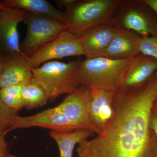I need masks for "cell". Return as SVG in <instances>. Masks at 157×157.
Here are the masks:
<instances>
[{
  "label": "cell",
  "mask_w": 157,
  "mask_h": 157,
  "mask_svg": "<svg viewBox=\"0 0 157 157\" xmlns=\"http://www.w3.org/2000/svg\"><path fill=\"white\" fill-rule=\"evenodd\" d=\"M21 99L24 108L27 109L45 106L48 101L44 90L40 86L32 81L23 86Z\"/></svg>",
  "instance_id": "cell-18"
},
{
  "label": "cell",
  "mask_w": 157,
  "mask_h": 157,
  "mask_svg": "<svg viewBox=\"0 0 157 157\" xmlns=\"http://www.w3.org/2000/svg\"><path fill=\"white\" fill-rule=\"evenodd\" d=\"M89 104V89L81 86L74 92L67 95L57 106L75 131L89 130L98 135L90 117Z\"/></svg>",
  "instance_id": "cell-8"
},
{
  "label": "cell",
  "mask_w": 157,
  "mask_h": 157,
  "mask_svg": "<svg viewBox=\"0 0 157 157\" xmlns=\"http://www.w3.org/2000/svg\"><path fill=\"white\" fill-rule=\"evenodd\" d=\"M24 85H16L0 89V97L3 103L16 113L24 108L21 99V91Z\"/></svg>",
  "instance_id": "cell-19"
},
{
  "label": "cell",
  "mask_w": 157,
  "mask_h": 157,
  "mask_svg": "<svg viewBox=\"0 0 157 157\" xmlns=\"http://www.w3.org/2000/svg\"><path fill=\"white\" fill-rule=\"evenodd\" d=\"M8 143L5 137L0 135V155L8 151Z\"/></svg>",
  "instance_id": "cell-25"
},
{
  "label": "cell",
  "mask_w": 157,
  "mask_h": 157,
  "mask_svg": "<svg viewBox=\"0 0 157 157\" xmlns=\"http://www.w3.org/2000/svg\"><path fill=\"white\" fill-rule=\"evenodd\" d=\"M116 28L112 23L104 24L90 29L79 36L86 59L101 57L115 35Z\"/></svg>",
  "instance_id": "cell-12"
},
{
  "label": "cell",
  "mask_w": 157,
  "mask_h": 157,
  "mask_svg": "<svg viewBox=\"0 0 157 157\" xmlns=\"http://www.w3.org/2000/svg\"><path fill=\"white\" fill-rule=\"evenodd\" d=\"M142 1H121L112 24L116 28L132 31L140 36H157V19Z\"/></svg>",
  "instance_id": "cell-5"
},
{
  "label": "cell",
  "mask_w": 157,
  "mask_h": 157,
  "mask_svg": "<svg viewBox=\"0 0 157 157\" xmlns=\"http://www.w3.org/2000/svg\"><path fill=\"white\" fill-rule=\"evenodd\" d=\"M4 6L18 8L33 13L54 18L67 24L65 12L57 9L45 0H3Z\"/></svg>",
  "instance_id": "cell-16"
},
{
  "label": "cell",
  "mask_w": 157,
  "mask_h": 157,
  "mask_svg": "<svg viewBox=\"0 0 157 157\" xmlns=\"http://www.w3.org/2000/svg\"><path fill=\"white\" fill-rule=\"evenodd\" d=\"M155 104H157V97L156 98V100L155 102Z\"/></svg>",
  "instance_id": "cell-30"
},
{
  "label": "cell",
  "mask_w": 157,
  "mask_h": 157,
  "mask_svg": "<svg viewBox=\"0 0 157 157\" xmlns=\"http://www.w3.org/2000/svg\"><path fill=\"white\" fill-rule=\"evenodd\" d=\"M150 125L157 138V112L153 109L150 118Z\"/></svg>",
  "instance_id": "cell-22"
},
{
  "label": "cell",
  "mask_w": 157,
  "mask_h": 157,
  "mask_svg": "<svg viewBox=\"0 0 157 157\" xmlns=\"http://www.w3.org/2000/svg\"><path fill=\"white\" fill-rule=\"evenodd\" d=\"M95 135L87 130H79L66 132L51 130L50 137L56 142L59 151L60 157H73L75 146L83 140Z\"/></svg>",
  "instance_id": "cell-17"
},
{
  "label": "cell",
  "mask_w": 157,
  "mask_h": 157,
  "mask_svg": "<svg viewBox=\"0 0 157 157\" xmlns=\"http://www.w3.org/2000/svg\"><path fill=\"white\" fill-rule=\"evenodd\" d=\"M157 71L156 60L139 54L134 57L126 72L121 89L140 87L148 81Z\"/></svg>",
  "instance_id": "cell-14"
},
{
  "label": "cell",
  "mask_w": 157,
  "mask_h": 157,
  "mask_svg": "<svg viewBox=\"0 0 157 157\" xmlns=\"http://www.w3.org/2000/svg\"><path fill=\"white\" fill-rule=\"evenodd\" d=\"M157 97V71L142 86L117 91L111 121L94 138L78 144V157H157L150 125Z\"/></svg>",
  "instance_id": "cell-1"
},
{
  "label": "cell",
  "mask_w": 157,
  "mask_h": 157,
  "mask_svg": "<svg viewBox=\"0 0 157 157\" xmlns=\"http://www.w3.org/2000/svg\"><path fill=\"white\" fill-rule=\"evenodd\" d=\"M153 109L157 112V104H154L153 107Z\"/></svg>",
  "instance_id": "cell-28"
},
{
  "label": "cell",
  "mask_w": 157,
  "mask_h": 157,
  "mask_svg": "<svg viewBox=\"0 0 157 157\" xmlns=\"http://www.w3.org/2000/svg\"><path fill=\"white\" fill-rule=\"evenodd\" d=\"M89 89L90 117L99 135L104 131L112 119L113 99L116 92L102 89Z\"/></svg>",
  "instance_id": "cell-11"
},
{
  "label": "cell",
  "mask_w": 157,
  "mask_h": 157,
  "mask_svg": "<svg viewBox=\"0 0 157 157\" xmlns=\"http://www.w3.org/2000/svg\"><path fill=\"white\" fill-rule=\"evenodd\" d=\"M39 127L59 132L75 131L72 125L56 106L28 116L18 115L9 130V132L19 129Z\"/></svg>",
  "instance_id": "cell-10"
},
{
  "label": "cell",
  "mask_w": 157,
  "mask_h": 157,
  "mask_svg": "<svg viewBox=\"0 0 157 157\" xmlns=\"http://www.w3.org/2000/svg\"><path fill=\"white\" fill-rule=\"evenodd\" d=\"M3 7V5L2 3V1H0V11H1V9H2Z\"/></svg>",
  "instance_id": "cell-29"
},
{
  "label": "cell",
  "mask_w": 157,
  "mask_h": 157,
  "mask_svg": "<svg viewBox=\"0 0 157 157\" xmlns=\"http://www.w3.org/2000/svg\"><path fill=\"white\" fill-rule=\"evenodd\" d=\"M0 76V89L16 85H25L31 81L34 67L24 55L7 57Z\"/></svg>",
  "instance_id": "cell-15"
},
{
  "label": "cell",
  "mask_w": 157,
  "mask_h": 157,
  "mask_svg": "<svg viewBox=\"0 0 157 157\" xmlns=\"http://www.w3.org/2000/svg\"><path fill=\"white\" fill-rule=\"evenodd\" d=\"M81 60L45 63L33 69L31 81L43 88L48 101H55L62 95L72 94L81 86L79 69Z\"/></svg>",
  "instance_id": "cell-2"
},
{
  "label": "cell",
  "mask_w": 157,
  "mask_h": 157,
  "mask_svg": "<svg viewBox=\"0 0 157 157\" xmlns=\"http://www.w3.org/2000/svg\"><path fill=\"white\" fill-rule=\"evenodd\" d=\"M121 0H77L66 9L67 30L79 37L93 27L112 23Z\"/></svg>",
  "instance_id": "cell-4"
},
{
  "label": "cell",
  "mask_w": 157,
  "mask_h": 157,
  "mask_svg": "<svg viewBox=\"0 0 157 157\" xmlns=\"http://www.w3.org/2000/svg\"><path fill=\"white\" fill-rule=\"evenodd\" d=\"M76 1L77 0H56L54 2L59 8H65L67 9L76 3Z\"/></svg>",
  "instance_id": "cell-23"
},
{
  "label": "cell",
  "mask_w": 157,
  "mask_h": 157,
  "mask_svg": "<svg viewBox=\"0 0 157 157\" xmlns=\"http://www.w3.org/2000/svg\"><path fill=\"white\" fill-rule=\"evenodd\" d=\"M29 14L23 9L3 5L0 11V51L6 56L24 55L20 47L18 26Z\"/></svg>",
  "instance_id": "cell-9"
},
{
  "label": "cell",
  "mask_w": 157,
  "mask_h": 157,
  "mask_svg": "<svg viewBox=\"0 0 157 157\" xmlns=\"http://www.w3.org/2000/svg\"><path fill=\"white\" fill-rule=\"evenodd\" d=\"M139 50L140 53L157 61V36H140Z\"/></svg>",
  "instance_id": "cell-21"
},
{
  "label": "cell",
  "mask_w": 157,
  "mask_h": 157,
  "mask_svg": "<svg viewBox=\"0 0 157 157\" xmlns=\"http://www.w3.org/2000/svg\"><path fill=\"white\" fill-rule=\"evenodd\" d=\"M24 23L26 34L20 47L23 54L28 57L68 29L67 24L58 20L29 12Z\"/></svg>",
  "instance_id": "cell-6"
},
{
  "label": "cell",
  "mask_w": 157,
  "mask_h": 157,
  "mask_svg": "<svg viewBox=\"0 0 157 157\" xmlns=\"http://www.w3.org/2000/svg\"><path fill=\"white\" fill-rule=\"evenodd\" d=\"M0 157H19L15 155L12 154L9 152V151H7L4 153L0 155Z\"/></svg>",
  "instance_id": "cell-27"
},
{
  "label": "cell",
  "mask_w": 157,
  "mask_h": 157,
  "mask_svg": "<svg viewBox=\"0 0 157 157\" xmlns=\"http://www.w3.org/2000/svg\"><path fill=\"white\" fill-rule=\"evenodd\" d=\"M140 37L132 31L116 28L112 40L101 57L124 59L136 56L140 54Z\"/></svg>",
  "instance_id": "cell-13"
},
{
  "label": "cell",
  "mask_w": 157,
  "mask_h": 157,
  "mask_svg": "<svg viewBox=\"0 0 157 157\" xmlns=\"http://www.w3.org/2000/svg\"><path fill=\"white\" fill-rule=\"evenodd\" d=\"M84 56L79 37L66 30L29 57L34 68L47 62L72 56Z\"/></svg>",
  "instance_id": "cell-7"
},
{
  "label": "cell",
  "mask_w": 157,
  "mask_h": 157,
  "mask_svg": "<svg viewBox=\"0 0 157 157\" xmlns=\"http://www.w3.org/2000/svg\"><path fill=\"white\" fill-rule=\"evenodd\" d=\"M142 2L157 16V0H142Z\"/></svg>",
  "instance_id": "cell-24"
},
{
  "label": "cell",
  "mask_w": 157,
  "mask_h": 157,
  "mask_svg": "<svg viewBox=\"0 0 157 157\" xmlns=\"http://www.w3.org/2000/svg\"><path fill=\"white\" fill-rule=\"evenodd\" d=\"M17 113L5 105L0 97V135L4 137L9 133V130L18 116Z\"/></svg>",
  "instance_id": "cell-20"
},
{
  "label": "cell",
  "mask_w": 157,
  "mask_h": 157,
  "mask_svg": "<svg viewBox=\"0 0 157 157\" xmlns=\"http://www.w3.org/2000/svg\"><path fill=\"white\" fill-rule=\"evenodd\" d=\"M7 56L0 51V76L2 75L7 61Z\"/></svg>",
  "instance_id": "cell-26"
},
{
  "label": "cell",
  "mask_w": 157,
  "mask_h": 157,
  "mask_svg": "<svg viewBox=\"0 0 157 157\" xmlns=\"http://www.w3.org/2000/svg\"><path fill=\"white\" fill-rule=\"evenodd\" d=\"M133 59L98 57L82 60L79 69L81 86L117 91L121 88L125 74Z\"/></svg>",
  "instance_id": "cell-3"
}]
</instances>
